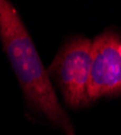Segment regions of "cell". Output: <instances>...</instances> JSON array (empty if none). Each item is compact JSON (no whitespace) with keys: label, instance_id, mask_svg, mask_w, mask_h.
<instances>
[{"label":"cell","instance_id":"cell-4","mask_svg":"<svg viewBox=\"0 0 121 135\" xmlns=\"http://www.w3.org/2000/svg\"><path fill=\"white\" fill-rule=\"evenodd\" d=\"M119 49H120V53H121V43H120V47H119Z\"/></svg>","mask_w":121,"mask_h":135},{"label":"cell","instance_id":"cell-3","mask_svg":"<svg viewBox=\"0 0 121 135\" xmlns=\"http://www.w3.org/2000/svg\"><path fill=\"white\" fill-rule=\"evenodd\" d=\"M121 39L113 30L104 31L92 41L89 79L90 102L103 96L121 94Z\"/></svg>","mask_w":121,"mask_h":135},{"label":"cell","instance_id":"cell-2","mask_svg":"<svg viewBox=\"0 0 121 135\" xmlns=\"http://www.w3.org/2000/svg\"><path fill=\"white\" fill-rule=\"evenodd\" d=\"M92 61V40L76 37L61 48L50 65L49 77L60 85L65 102L71 108L89 105V79Z\"/></svg>","mask_w":121,"mask_h":135},{"label":"cell","instance_id":"cell-1","mask_svg":"<svg viewBox=\"0 0 121 135\" xmlns=\"http://www.w3.org/2000/svg\"><path fill=\"white\" fill-rule=\"evenodd\" d=\"M0 39L28 104L66 135H76L27 28L7 0H0Z\"/></svg>","mask_w":121,"mask_h":135}]
</instances>
